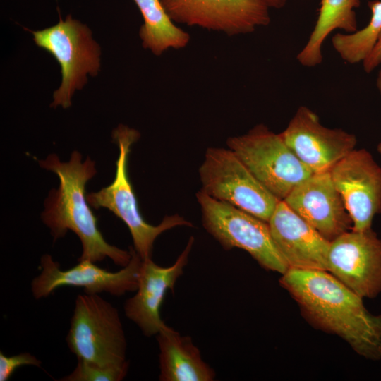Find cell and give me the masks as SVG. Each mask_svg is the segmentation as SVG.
<instances>
[{
    "mask_svg": "<svg viewBox=\"0 0 381 381\" xmlns=\"http://www.w3.org/2000/svg\"><path fill=\"white\" fill-rule=\"evenodd\" d=\"M280 284L315 326L339 336L360 356L381 359V315L370 314L363 298L332 274L289 268Z\"/></svg>",
    "mask_w": 381,
    "mask_h": 381,
    "instance_id": "cell-1",
    "label": "cell"
},
{
    "mask_svg": "<svg viewBox=\"0 0 381 381\" xmlns=\"http://www.w3.org/2000/svg\"><path fill=\"white\" fill-rule=\"evenodd\" d=\"M40 164L55 173L59 179V188L49 192L42 213V219L49 228L54 241L71 230L82 244L78 261L96 262L109 258L117 265H127L131 259V249H121L104 240L97 226V219L87 205L85 187L96 174L95 162L89 157L82 162L80 152L74 151L67 162L52 154L40 161Z\"/></svg>",
    "mask_w": 381,
    "mask_h": 381,
    "instance_id": "cell-2",
    "label": "cell"
},
{
    "mask_svg": "<svg viewBox=\"0 0 381 381\" xmlns=\"http://www.w3.org/2000/svg\"><path fill=\"white\" fill-rule=\"evenodd\" d=\"M112 137L119 150L114 179L108 186L89 193L86 198L94 208H107L123 220L131 232L134 250L142 260L149 259L154 242L161 234L178 226H192V224L177 214L166 216L157 226L145 221L128 174L131 147L139 139L140 133L135 129L119 125L114 130Z\"/></svg>",
    "mask_w": 381,
    "mask_h": 381,
    "instance_id": "cell-3",
    "label": "cell"
},
{
    "mask_svg": "<svg viewBox=\"0 0 381 381\" xmlns=\"http://www.w3.org/2000/svg\"><path fill=\"white\" fill-rule=\"evenodd\" d=\"M66 340L78 360L104 367L128 363L119 311L98 294L77 296Z\"/></svg>",
    "mask_w": 381,
    "mask_h": 381,
    "instance_id": "cell-4",
    "label": "cell"
},
{
    "mask_svg": "<svg viewBox=\"0 0 381 381\" xmlns=\"http://www.w3.org/2000/svg\"><path fill=\"white\" fill-rule=\"evenodd\" d=\"M202 224L226 250L247 251L262 267L284 274L289 266L278 250L267 222L229 203L216 200L202 190L196 193Z\"/></svg>",
    "mask_w": 381,
    "mask_h": 381,
    "instance_id": "cell-5",
    "label": "cell"
},
{
    "mask_svg": "<svg viewBox=\"0 0 381 381\" xmlns=\"http://www.w3.org/2000/svg\"><path fill=\"white\" fill-rule=\"evenodd\" d=\"M227 145L253 175L279 200H283L300 183L313 173L277 134L263 124L239 136L231 137Z\"/></svg>",
    "mask_w": 381,
    "mask_h": 381,
    "instance_id": "cell-6",
    "label": "cell"
},
{
    "mask_svg": "<svg viewBox=\"0 0 381 381\" xmlns=\"http://www.w3.org/2000/svg\"><path fill=\"white\" fill-rule=\"evenodd\" d=\"M35 44L51 54L61 66V84L54 95L51 107L71 105L75 90L86 83L87 74L95 76L100 66V48L90 30L68 15L57 24L42 30H29Z\"/></svg>",
    "mask_w": 381,
    "mask_h": 381,
    "instance_id": "cell-7",
    "label": "cell"
},
{
    "mask_svg": "<svg viewBox=\"0 0 381 381\" xmlns=\"http://www.w3.org/2000/svg\"><path fill=\"white\" fill-rule=\"evenodd\" d=\"M201 190L268 222L280 201L248 170L229 148L209 147L199 168Z\"/></svg>",
    "mask_w": 381,
    "mask_h": 381,
    "instance_id": "cell-8",
    "label": "cell"
},
{
    "mask_svg": "<svg viewBox=\"0 0 381 381\" xmlns=\"http://www.w3.org/2000/svg\"><path fill=\"white\" fill-rule=\"evenodd\" d=\"M128 264L117 272H110L90 260L79 263L68 270H61L49 254L42 256L40 272L31 282V291L36 299L49 296L62 286L82 287L86 294L106 292L122 296L137 290L142 259L133 248Z\"/></svg>",
    "mask_w": 381,
    "mask_h": 381,
    "instance_id": "cell-9",
    "label": "cell"
},
{
    "mask_svg": "<svg viewBox=\"0 0 381 381\" xmlns=\"http://www.w3.org/2000/svg\"><path fill=\"white\" fill-rule=\"evenodd\" d=\"M175 23L228 36L248 34L271 21L260 0H160Z\"/></svg>",
    "mask_w": 381,
    "mask_h": 381,
    "instance_id": "cell-10",
    "label": "cell"
},
{
    "mask_svg": "<svg viewBox=\"0 0 381 381\" xmlns=\"http://www.w3.org/2000/svg\"><path fill=\"white\" fill-rule=\"evenodd\" d=\"M327 271L361 297L381 293V239L372 228L350 230L330 242Z\"/></svg>",
    "mask_w": 381,
    "mask_h": 381,
    "instance_id": "cell-11",
    "label": "cell"
},
{
    "mask_svg": "<svg viewBox=\"0 0 381 381\" xmlns=\"http://www.w3.org/2000/svg\"><path fill=\"white\" fill-rule=\"evenodd\" d=\"M280 135L300 161L313 173L329 171L355 149V135L323 126L318 114L301 106Z\"/></svg>",
    "mask_w": 381,
    "mask_h": 381,
    "instance_id": "cell-12",
    "label": "cell"
},
{
    "mask_svg": "<svg viewBox=\"0 0 381 381\" xmlns=\"http://www.w3.org/2000/svg\"><path fill=\"white\" fill-rule=\"evenodd\" d=\"M353 221V230L371 229L381 213V167L365 149L353 150L329 170Z\"/></svg>",
    "mask_w": 381,
    "mask_h": 381,
    "instance_id": "cell-13",
    "label": "cell"
},
{
    "mask_svg": "<svg viewBox=\"0 0 381 381\" xmlns=\"http://www.w3.org/2000/svg\"><path fill=\"white\" fill-rule=\"evenodd\" d=\"M283 201L330 242L353 228L351 215L329 171L313 173Z\"/></svg>",
    "mask_w": 381,
    "mask_h": 381,
    "instance_id": "cell-14",
    "label": "cell"
},
{
    "mask_svg": "<svg viewBox=\"0 0 381 381\" xmlns=\"http://www.w3.org/2000/svg\"><path fill=\"white\" fill-rule=\"evenodd\" d=\"M193 242L191 236L176 262L169 267L159 266L151 258L142 260L137 292L125 302L124 313L145 335H157L167 326L161 319L160 307L167 290L173 291L176 282L183 274Z\"/></svg>",
    "mask_w": 381,
    "mask_h": 381,
    "instance_id": "cell-15",
    "label": "cell"
},
{
    "mask_svg": "<svg viewBox=\"0 0 381 381\" xmlns=\"http://www.w3.org/2000/svg\"><path fill=\"white\" fill-rule=\"evenodd\" d=\"M289 268L327 271L330 241L280 200L267 222Z\"/></svg>",
    "mask_w": 381,
    "mask_h": 381,
    "instance_id": "cell-16",
    "label": "cell"
},
{
    "mask_svg": "<svg viewBox=\"0 0 381 381\" xmlns=\"http://www.w3.org/2000/svg\"><path fill=\"white\" fill-rule=\"evenodd\" d=\"M161 381H212L214 370L202 359L190 337L167 325L157 334Z\"/></svg>",
    "mask_w": 381,
    "mask_h": 381,
    "instance_id": "cell-17",
    "label": "cell"
},
{
    "mask_svg": "<svg viewBox=\"0 0 381 381\" xmlns=\"http://www.w3.org/2000/svg\"><path fill=\"white\" fill-rule=\"evenodd\" d=\"M360 4V0H321L315 26L307 42L297 54L299 64L309 68L320 65L323 60L324 42L333 31L356 32L358 24L355 9Z\"/></svg>",
    "mask_w": 381,
    "mask_h": 381,
    "instance_id": "cell-18",
    "label": "cell"
},
{
    "mask_svg": "<svg viewBox=\"0 0 381 381\" xmlns=\"http://www.w3.org/2000/svg\"><path fill=\"white\" fill-rule=\"evenodd\" d=\"M140 10L144 23L139 36L145 49L156 56L170 49L185 48L190 36L171 20L160 0H133Z\"/></svg>",
    "mask_w": 381,
    "mask_h": 381,
    "instance_id": "cell-19",
    "label": "cell"
},
{
    "mask_svg": "<svg viewBox=\"0 0 381 381\" xmlns=\"http://www.w3.org/2000/svg\"><path fill=\"white\" fill-rule=\"evenodd\" d=\"M368 6L371 18L365 28L353 33L339 32L332 38L334 50L348 64L363 62L381 32V1H369Z\"/></svg>",
    "mask_w": 381,
    "mask_h": 381,
    "instance_id": "cell-20",
    "label": "cell"
},
{
    "mask_svg": "<svg viewBox=\"0 0 381 381\" xmlns=\"http://www.w3.org/2000/svg\"><path fill=\"white\" fill-rule=\"evenodd\" d=\"M129 365L101 366L78 360L74 370L61 381H121L127 375Z\"/></svg>",
    "mask_w": 381,
    "mask_h": 381,
    "instance_id": "cell-21",
    "label": "cell"
},
{
    "mask_svg": "<svg viewBox=\"0 0 381 381\" xmlns=\"http://www.w3.org/2000/svg\"><path fill=\"white\" fill-rule=\"evenodd\" d=\"M42 361L32 354L25 352L7 356L0 352V381L9 380L14 371L24 365L40 367Z\"/></svg>",
    "mask_w": 381,
    "mask_h": 381,
    "instance_id": "cell-22",
    "label": "cell"
},
{
    "mask_svg": "<svg viewBox=\"0 0 381 381\" xmlns=\"http://www.w3.org/2000/svg\"><path fill=\"white\" fill-rule=\"evenodd\" d=\"M381 64V32L368 56L363 60V66L366 73H370Z\"/></svg>",
    "mask_w": 381,
    "mask_h": 381,
    "instance_id": "cell-23",
    "label": "cell"
},
{
    "mask_svg": "<svg viewBox=\"0 0 381 381\" xmlns=\"http://www.w3.org/2000/svg\"><path fill=\"white\" fill-rule=\"evenodd\" d=\"M265 4L270 9H280L282 8L286 4L288 0H260Z\"/></svg>",
    "mask_w": 381,
    "mask_h": 381,
    "instance_id": "cell-24",
    "label": "cell"
},
{
    "mask_svg": "<svg viewBox=\"0 0 381 381\" xmlns=\"http://www.w3.org/2000/svg\"><path fill=\"white\" fill-rule=\"evenodd\" d=\"M376 85H377V88L378 89V90L380 91L381 94V69L379 71L377 77Z\"/></svg>",
    "mask_w": 381,
    "mask_h": 381,
    "instance_id": "cell-25",
    "label": "cell"
},
{
    "mask_svg": "<svg viewBox=\"0 0 381 381\" xmlns=\"http://www.w3.org/2000/svg\"><path fill=\"white\" fill-rule=\"evenodd\" d=\"M377 149L378 152L381 155V143L378 144Z\"/></svg>",
    "mask_w": 381,
    "mask_h": 381,
    "instance_id": "cell-26",
    "label": "cell"
}]
</instances>
